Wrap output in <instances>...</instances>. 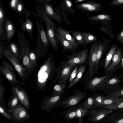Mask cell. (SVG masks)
I'll return each instance as SVG.
<instances>
[{
  "label": "cell",
  "mask_w": 123,
  "mask_h": 123,
  "mask_svg": "<svg viewBox=\"0 0 123 123\" xmlns=\"http://www.w3.org/2000/svg\"><path fill=\"white\" fill-rule=\"evenodd\" d=\"M10 113L12 120L18 123L23 122L30 118L26 108L20 102L16 108Z\"/></svg>",
  "instance_id": "obj_11"
},
{
  "label": "cell",
  "mask_w": 123,
  "mask_h": 123,
  "mask_svg": "<svg viewBox=\"0 0 123 123\" xmlns=\"http://www.w3.org/2000/svg\"><path fill=\"white\" fill-rule=\"evenodd\" d=\"M17 3V0H12L10 3V5L12 8H14L16 6Z\"/></svg>",
  "instance_id": "obj_48"
},
{
  "label": "cell",
  "mask_w": 123,
  "mask_h": 123,
  "mask_svg": "<svg viewBox=\"0 0 123 123\" xmlns=\"http://www.w3.org/2000/svg\"><path fill=\"white\" fill-rule=\"evenodd\" d=\"M33 26L32 22L29 20H27L25 22L23 23L21 26V30L24 33L25 32H28L32 41L33 40L32 34L33 31Z\"/></svg>",
  "instance_id": "obj_26"
},
{
  "label": "cell",
  "mask_w": 123,
  "mask_h": 123,
  "mask_svg": "<svg viewBox=\"0 0 123 123\" xmlns=\"http://www.w3.org/2000/svg\"><path fill=\"white\" fill-rule=\"evenodd\" d=\"M113 74H105L100 76H93L86 85L85 89L93 91L96 87L99 86L106 80L112 77Z\"/></svg>",
  "instance_id": "obj_16"
},
{
  "label": "cell",
  "mask_w": 123,
  "mask_h": 123,
  "mask_svg": "<svg viewBox=\"0 0 123 123\" xmlns=\"http://www.w3.org/2000/svg\"><path fill=\"white\" fill-rule=\"evenodd\" d=\"M76 65L70 64L66 60L60 63V66L57 68L56 74L53 77L54 83H63L67 85L68 82L70 75Z\"/></svg>",
  "instance_id": "obj_2"
},
{
  "label": "cell",
  "mask_w": 123,
  "mask_h": 123,
  "mask_svg": "<svg viewBox=\"0 0 123 123\" xmlns=\"http://www.w3.org/2000/svg\"><path fill=\"white\" fill-rule=\"evenodd\" d=\"M117 41L120 43L123 44V27L120 32L117 35Z\"/></svg>",
  "instance_id": "obj_46"
},
{
  "label": "cell",
  "mask_w": 123,
  "mask_h": 123,
  "mask_svg": "<svg viewBox=\"0 0 123 123\" xmlns=\"http://www.w3.org/2000/svg\"><path fill=\"white\" fill-rule=\"evenodd\" d=\"M5 29L7 36V40L9 42L15 34V27L13 24L9 21L8 20L5 24Z\"/></svg>",
  "instance_id": "obj_31"
},
{
  "label": "cell",
  "mask_w": 123,
  "mask_h": 123,
  "mask_svg": "<svg viewBox=\"0 0 123 123\" xmlns=\"http://www.w3.org/2000/svg\"><path fill=\"white\" fill-rule=\"evenodd\" d=\"M87 18L90 21L101 22L112 20L111 15L109 14H99L88 17Z\"/></svg>",
  "instance_id": "obj_28"
},
{
  "label": "cell",
  "mask_w": 123,
  "mask_h": 123,
  "mask_svg": "<svg viewBox=\"0 0 123 123\" xmlns=\"http://www.w3.org/2000/svg\"><path fill=\"white\" fill-rule=\"evenodd\" d=\"M46 27V34L49 43L54 50L57 52L59 47L55 34V26L47 23Z\"/></svg>",
  "instance_id": "obj_17"
},
{
  "label": "cell",
  "mask_w": 123,
  "mask_h": 123,
  "mask_svg": "<svg viewBox=\"0 0 123 123\" xmlns=\"http://www.w3.org/2000/svg\"><path fill=\"white\" fill-rule=\"evenodd\" d=\"M29 56L32 62L36 67L38 66V62L39 56L36 54L34 50H31L30 51Z\"/></svg>",
  "instance_id": "obj_38"
},
{
  "label": "cell",
  "mask_w": 123,
  "mask_h": 123,
  "mask_svg": "<svg viewBox=\"0 0 123 123\" xmlns=\"http://www.w3.org/2000/svg\"><path fill=\"white\" fill-rule=\"evenodd\" d=\"M123 56V52L122 49L118 48L111 63L105 71L104 74H113L116 70L119 68Z\"/></svg>",
  "instance_id": "obj_13"
},
{
  "label": "cell",
  "mask_w": 123,
  "mask_h": 123,
  "mask_svg": "<svg viewBox=\"0 0 123 123\" xmlns=\"http://www.w3.org/2000/svg\"><path fill=\"white\" fill-rule=\"evenodd\" d=\"M22 9V6L21 4H19L17 7V9L19 12H20Z\"/></svg>",
  "instance_id": "obj_49"
},
{
  "label": "cell",
  "mask_w": 123,
  "mask_h": 123,
  "mask_svg": "<svg viewBox=\"0 0 123 123\" xmlns=\"http://www.w3.org/2000/svg\"><path fill=\"white\" fill-rule=\"evenodd\" d=\"M99 43L100 40L95 41L92 43L91 45L87 63L88 67L85 77L91 78V79L93 76V70L97 60Z\"/></svg>",
  "instance_id": "obj_7"
},
{
  "label": "cell",
  "mask_w": 123,
  "mask_h": 123,
  "mask_svg": "<svg viewBox=\"0 0 123 123\" xmlns=\"http://www.w3.org/2000/svg\"><path fill=\"white\" fill-rule=\"evenodd\" d=\"M123 5V0H113L109 4L110 6H120Z\"/></svg>",
  "instance_id": "obj_43"
},
{
  "label": "cell",
  "mask_w": 123,
  "mask_h": 123,
  "mask_svg": "<svg viewBox=\"0 0 123 123\" xmlns=\"http://www.w3.org/2000/svg\"><path fill=\"white\" fill-rule=\"evenodd\" d=\"M123 81V79H120L119 77L114 76L108 79L99 86L95 88L93 91L96 92L99 90L104 91L106 89L118 85Z\"/></svg>",
  "instance_id": "obj_18"
},
{
  "label": "cell",
  "mask_w": 123,
  "mask_h": 123,
  "mask_svg": "<svg viewBox=\"0 0 123 123\" xmlns=\"http://www.w3.org/2000/svg\"><path fill=\"white\" fill-rule=\"evenodd\" d=\"M88 0H75L74 3L75 4L79 2H83L84 1Z\"/></svg>",
  "instance_id": "obj_51"
},
{
  "label": "cell",
  "mask_w": 123,
  "mask_h": 123,
  "mask_svg": "<svg viewBox=\"0 0 123 123\" xmlns=\"http://www.w3.org/2000/svg\"><path fill=\"white\" fill-rule=\"evenodd\" d=\"M3 80H0V105L6 106L4 99V95L6 89V87L2 84Z\"/></svg>",
  "instance_id": "obj_37"
},
{
  "label": "cell",
  "mask_w": 123,
  "mask_h": 123,
  "mask_svg": "<svg viewBox=\"0 0 123 123\" xmlns=\"http://www.w3.org/2000/svg\"><path fill=\"white\" fill-rule=\"evenodd\" d=\"M20 102L18 97L14 93H12L10 99L8 101V108H6L7 111L11 112L16 107Z\"/></svg>",
  "instance_id": "obj_30"
},
{
  "label": "cell",
  "mask_w": 123,
  "mask_h": 123,
  "mask_svg": "<svg viewBox=\"0 0 123 123\" xmlns=\"http://www.w3.org/2000/svg\"><path fill=\"white\" fill-rule=\"evenodd\" d=\"M51 54L47 58L39 68L36 76V91H43L45 89L47 82L52 80L55 74L57 67L53 60Z\"/></svg>",
  "instance_id": "obj_1"
},
{
  "label": "cell",
  "mask_w": 123,
  "mask_h": 123,
  "mask_svg": "<svg viewBox=\"0 0 123 123\" xmlns=\"http://www.w3.org/2000/svg\"><path fill=\"white\" fill-rule=\"evenodd\" d=\"M46 12L51 17H53L55 14V13L53 10L51 6L49 5H47L46 7Z\"/></svg>",
  "instance_id": "obj_45"
},
{
  "label": "cell",
  "mask_w": 123,
  "mask_h": 123,
  "mask_svg": "<svg viewBox=\"0 0 123 123\" xmlns=\"http://www.w3.org/2000/svg\"><path fill=\"white\" fill-rule=\"evenodd\" d=\"M65 5L67 8L72 12H74V10L72 8L73 4L71 0H64Z\"/></svg>",
  "instance_id": "obj_42"
},
{
  "label": "cell",
  "mask_w": 123,
  "mask_h": 123,
  "mask_svg": "<svg viewBox=\"0 0 123 123\" xmlns=\"http://www.w3.org/2000/svg\"><path fill=\"white\" fill-rule=\"evenodd\" d=\"M123 72L122 73V74H123Z\"/></svg>",
  "instance_id": "obj_52"
},
{
  "label": "cell",
  "mask_w": 123,
  "mask_h": 123,
  "mask_svg": "<svg viewBox=\"0 0 123 123\" xmlns=\"http://www.w3.org/2000/svg\"><path fill=\"white\" fill-rule=\"evenodd\" d=\"M65 95H62L56 96H46L43 98L38 108L46 112H48L55 108L62 106V98Z\"/></svg>",
  "instance_id": "obj_5"
},
{
  "label": "cell",
  "mask_w": 123,
  "mask_h": 123,
  "mask_svg": "<svg viewBox=\"0 0 123 123\" xmlns=\"http://www.w3.org/2000/svg\"><path fill=\"white\" fill-rule=\"evenodd\" d=\"M84 41L86 45L98 41V38L90 32H83Z\"/></svg>",
  "instance_id": "obj_35"
},
{
  "label": "cell",
  "mask_w": 123,
  "mask_h": 123,
  "mask_svg": "<svg viewBox=\"0 0 123 123\" xmlns=\"http://www.w3.org/2000/svg\"><path fill=\"white\" fill-rule=\"evenodd\" d=\"M0 113L8 120H12L10 114L4 106L0 105Z\"/></svg>",
  "instance_id": "obj_39"
},
{
  "label": "cell",
  "mask_w": 123,
  "mask_h": 123,
  "mask_svg": "<svg viewBox=\"0 0 123 123\" xmlns=\"http://www.w3.org/2000/svg\"><path fill=\"white\" fill-rule=\"evenodd\" d=\"M21 85H12L11 91L17 95L20 103L28 111L30 108L29 97L26 90L22 87Z\"/></svg>",
  "instance_id": "obj_12"
},
{
  "label": "cell",
  "mask_w": 123,
  "mask_h": 123,
  "mask_svg": "<svg viewBox=\"0 0 123 123\" xmlns=\"http://www.w3.org/2000/svg\"><path fill=\"white\" fill-rule=\"evenodd\" d=\"M101 108L113 110L122 109L123 108V99L117 103L104 106Z\"/></svg>",
  "instance_id": "obj_36"
},
{
  "label": "cell",
  "mask_w": 123,
  "mask_h": 123,
  "mask_svg": "<svg viewBox=\"0 0 123 123\" xmlns=\"http://www.w3.org/2000/svg\"><path fill=\"white\" fill-rule=\"evenodd\" d=\"M119 68L120 70H122L123 69V56L121 60Z\"/></svg>",
  "instance_id": "obj_50"
},
{
  "label": "cell",
  "mask_w": 123,
  "mask_h": 123,
  "mask_svg": "<svg viewBox=\"0 0 123 123\" xmlns=\"http://www.w3.org/2000/svg\"><path fill=\"white\" fill-rule=\"evenodd\" d=\"M37 46L34 50L40 57L44 56L49 46V43L46 31L43 26L38 25Z\"/></svg>",
  "instance_id": "obj_3"
},
{
  "label": "cell",
  "mask_w": 123,
  "mask_h": 123,
  "mask_svg": "<svg viewBox=\"0 0 123 123\" xmlns=\"http://www.w3.org/2000/svg\"><path fill=\"white\" fill-rule=\"evenodd\" d=\"M90 112V110L85 108L80 104L78 106L76 115L78 119V123H83L84 121V117L89 114Z\"/></svg>",
  "instance_id": "obj_27"
},
{
  "label": "cell",
  "mask_w": 123,
  "mask_h": 123,
  "mask_svg": "<svg viewBox=\"0 0 123 123\" xmlns=\"http://www.w3.org/2000/svg\"><path fill=\"white\" fill-rule=\"evenodd\" d=\"M109 95L115 98H118L123 96V86L122 87L121 89L114 92Z\"/></svg>",
  "instance_id": "obj_40"
},
{
  "label": "cell",
  "mask_w": 123,
  "mask_h": 123,
  "mask_svg": "<svg viewBox=\"0 0 123 123\" xmlns=\"http://www.w3.org/2000/svg\"><path fill=\"white\" fill-rule=\"evenodd\" d=\"M100 43L97 53V60L93 70V75L96 74L100 68L104 66V61L103 60V57L105 52L109 48L110 40L102 39V41L100 40Z\"/></svg>",
  "instance_id": "obj_9"
},
{
  "label": "cell",
  "mask_w": 123,
  "mask_h": 123,
  "mask_svg": "<svg viewBox=\"0 0 123 123\" xmlns=\"http://www.w3.org/2000/svg\"><path fill=\"white\" fill-rule=\"evenodd\" d=\"M4 56L12 64L22 80L21 85H24L27 82L29 75L22 65L18 58L14 55L12 51L8 48V47L5 50Z\"/></svg>",
  "instance_id": "obj_4"
},
{
  "label": "cell",
  "mask_w": 123,
  "mask_h": 123,
  "mask_svg": "<svg viewBox=\"0 0 123 123\" xmlns=\"http://www.w3.org/2000/svg\"><path fill=\"white\" fill-rule=\"evenodd\" d=\"M88 56V49L86 48L78 50L77 53H72L71 55H67L66 61L70 64L76 65L87 64Z\"/></svg>",
  "instance_id": "obj_8"
},
{
  "label": "cell",
  "mask_w": 123,
  "mask_h": 123,
  "mask_svg": "<svg viewBox=\"0 0 123 123\" xmlns=\"http://www.w3.org/2000/svg\"><path fill=\"white\" fill-rule=\"evenodd\" d=\"M8 46H5L3 43L0 41V59H2L4 56L5 50Z\"/></svg>",
  "instance_id": "obj_44"
},
{
  "label": "cell",
  "mask_w": 123,
  "mask_h": 123,
  "mask_svg": "<svg viewBox=\"0 0 123 123\" xmlns=\"http://www.w3.org/2000/svg\"><path fill=\"white\" fill-rule=\"evenodd\" d=\"M123 99V97L115 98L110 95L105 96L103 100L102 107L104 106L116 103Z\"/></svg>",
  "instance_id": "obj_33"
},
{
  "label": "cell",
  "mask_w": 123,
  "mask_h": 123,
  "mask_svg": "<svg viewBox=\"0 0 123 123\" xmlns=\"http://www.w3.org/2000/svg\"><path fill=\"white\" fill-rule=\"evenodd\" d=\"M8 47V48L12 51L19 61L21 62V61L22 56L21 48H20L16 42L14 41H12L10 43Z\"/></svg>",
  "instance_id": "obj_24"
},
{
  "label": "cell",
  "mask_w": 123,
  "mask_h": 123,
  "mask_svg": "<svg viewBox=\"0 0 123 123\" xmlns=\"http://www.w3.org/2000/svg\"><path fill=\"white\" fill-rule=\"evenodd\" d=\"M87 120L93 123H98L106 116L113 113L114 110L102 108L96 110H92L90 111Z\"/></svg>",
  "instance_id": "obj_14"
},
{
  "label": "cell",
  "mask_w": 123,
  "mask_h": 123,
  "mask_svg": "<svg viewBox=\"0 0 123 123\" xmlns=\"http://www.w3.org/2000/svg\"><path fill=\"white\" fill-rule=\"evenodd\" d=\"M80 65H77L72 71L69 77L68 83H70L75 77L77 72L78 69Z\"/></svg>",
  "instance_id": "obj_41"
},
{
  "label": "cell",
  "mask_w": 123,
  "mask_h": 123,
  "mask_svg": "<svg viewBox=\"0 0 123 123\" xmlns=\"http://www.w3.org/2000/svg\"><path fill=\"white\" fill-rule=\"evenodd\" d=\"M87 64H85L79 65L76 75L72 81L68 84V88H71L74 86L77 83L82 79L84 74L86 72Z\"/></svg>",
  "instance_id": "obj_21"
},
{
  "label": "cell",
  "mask_w": 123,
  "mask_h": 123,
  "mask_svg": "<svg viewBox=\"0 0 123 123\" xmlns=\"http://www.w3.org/2000/svg\"><path fill=\"white\" fill-rule=\"evenodd\" d=\"M66 30L71 34L79 45H86L84 40L83 32L69 29Z\"/></svg>",
  "instance_id": "obj_29"
},
{
  "label": "cell",
  "mask_w": 123,
  "mask_h": 123,
  "mask_svg": "<svg viewBox=\"0 0 123 123\" xmlns=\"http://www.w3.org/2000/svg\"><path fill=\"white\" fill-rule=\"evenodd\" d=\"M76 8L84 12H98L102 9V5L100 3L91 0L78 4L76 6Z\"/></svg>",
  "instance_id": "obj_15"
},
{
  "label": "cell",
  "mask_w": 123,
  "mask_h": 123,
  "mask_svg": "<svg viewBox=\"0 0 123 123\" xmlns=\"http://www.w3.org/2000/svg\"><path fill=\"white\" fill-rule=\"evenodd\" d=\"M54 83L52 93L51 96H56L62 95L65 93V89L66 85L63 83Z\"/></svg>",
  "instance_id": "obj_25"
},
{
  "label": "cell",
  "mask_w": 123,
  "mask_h": 123,
  "mask_svg": "<svg viewBox=\"0 0 123 123\" xmlns=\"http://www.w3.org/2000/svg\"><path fill=\"white\" fill-rule=\"evenodd\" d=\"M2 66H0V72L5 77L8 81L12 85L19 84L17 79L15 70L12 66L5 59L3 60Z\"/></svg>",
  "instance_id": "obj_10"
},
{
  "label": "cell",
  "mask_w": 123,
  "mask_h": 123,
  "mask_svg": "<svg viewBox=\"0 0 123 123\" xmlns=\"http://www.w3.org/2000/svg\"><path fill=\"white\" fill-rule=\"evenodd\" d=\"M55 34L58 42L60 43L62 47V52L67 51L69 52H76V49L68 41L66 40L57 34L55 31Z\"/></svg>",
  "instance_id": "obj_20"
},
{
  "label": "cell",
  "mask_w": 123,
  "mask_h": 123,
  "mask_svg": "<svg viewBox=\"0 0 123 123\" xmlns=\"http://www.w3.org/2000/svg\"><path fill=\"white\" fill-rule=\"evenodd\" d=\"M91 95L94 98L95 103L92 110H96L102 107V102L105 96L99 92L95 93Z\"/></svg>",
  "instance_id": "obj_32"
},
{
  "label": "cell",
  "mask_w": 123,
  "mask_h": 123,
  "mask_svg": "<svg viewBox=\"0 0 123 123\" xmlns=\"http://www.w3.org/2000/svg\"><path fill=\"white\" fill-rule=\"evenodd\" d=\"M56 32L63 38L69 42L76 49L80 46L75 40L71 34L67 30L61 27L55 28Z\"/></svg>",
  "instance_id": "obj_19"
},
{
  "label": "cell",
  "mask_w": 123,
  "mask_h": 123,
  "mask_svg": "<svg viewBox=\"0 0 123 123\" xmlns=\"http://www.w3.org/2000/svg\"><path fill=\"white\" fill-rule=\"evenodd\" d=\"M95 103V99L91 95L80 104L85 108L90 111L93 110Z\"/></svg>",
  "instance_id": "obj_34"
},
{
  "label": "cell",
  "mask_w": 123,
  "mask_h": 123,
  "mask_svg": "<svg viewBox=\"0 0 123 123\" xmlns=\"http://www.w3.org/2000/svg\"><path fill=\"white\" fill-rule=\"evenodd\" d=\"M68 109L62 112L61 114L64 115L67 121L77 118L76 115L77 106L76 105L69 107Z\"/></svg>",
  "instance_id": "obj_23"
},
{
  "label": "cell",
  "mask_w": 123,
  "mask_h": 123,
  "mask_svg": "<svg viewBox=\"0 0 123 123\" xmlns=\"http://www.w3.org/2000/svg\"></svg>",
  "instance_id": "obj_53"
},
{
  "label": "cell",
  "mask_w": 123,
  "mask_h": 123,
  "mask_svg": "<svg viewBox=\"0 0 123 123\" xmlns=\"http://www.w3.org/2000/svg\"><path fill=\"white\" fill-rule=\"evenodd\" d=\"M74 94L63 99L61 106L63 108L65 109L72 106L76 105L83 100L91 95L79 89L74 90Z\"/></svg>",
  "instance_id": "obj_6"
},
{
  "label": "cell",
  "mask_w": 123,
  "mask_h": 123,
  "mask_svg": "<svg viewBox=\"0 0 123 123\" xmlns=\"http://www.w3.org/2000/svg\"><path fill=\"white\" fill-rule=\"evenodd\" d=\"M118 47L116 44H112L109 47V51L105 56L104 66L105 72L111 63Z\"/></svg>",
  "instance_id": "obj_22"
},
{
  "label": "cell",
  "mask_w": 123,
  "mask_h": 123,
  "mask_svg": "<svg viewBox=\"0 0 123 123\" xmlns=\"http://www.w3.org/2000/svg\"><path fill=\"white\" fill-rule=\"evenodd\" d=\"M112 123H123V116L117 119L114 120Z\"/></svg>",
  "instance_id": "obj_47"
}]
</instances>
